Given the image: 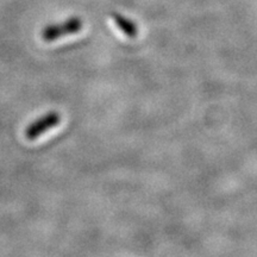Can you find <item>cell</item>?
Returning <instances> with one entry per match:
<instances>
[{"label":"cell","instance_id":"cell-1","mask_svg":"<svg viewBox=\"0 0 257 257\" xmlns=\"http://www.w3.org/2000/svg\"><path fill=\"white\" fill-rule=\"evenodd\" d=\"M82 25L83 22L80 17H70L67 21L62 22V23L47 25L42 30V40L50 43V42L60 40L63 36L76 34V32L81 30Z\"/></svg>","mask_w":257,"mask_h":257},{"label":"cell","instance_id":"cell-2","mask_svg":"<svg viewBox=\"0 0 257 257\" xmlns=\"http://www.w3.org/2000/svg\"><path fill=\"white\" fill-rule=\"evenodd\" d=\"M61 123V114L56 111H50L43 114L38 119L29 124L24 131V136L29 141H35L41 137L50 128L57 126Z\"/></svg>","mask_w":257,"mask_h":257},{"label":"cell","instance_id":"cell-3","mask_svg":"<svg viewBox=\"0 0 257 257\" xmlns=\"http://www.w3.org/2000/svg\"><path fill=\"white\" fill-rule=\"evenodd\" d=\"M111 17H112V19H113L114 23L117 24V27L120 29V31L124 32L127 37L134 38L137 36L138 28H137V24L135 23V22L130 21V19L126 18L125 16L120 15V14H112Z\"/></svg>","mask_w":257,"mask_h":257}]
</instances>
